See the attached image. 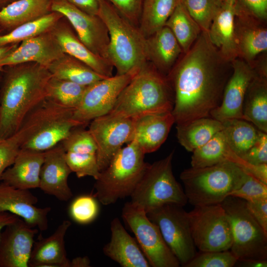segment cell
<instances>
[{"label":"cell","mask_w":267,"mask_h":267,"mask_svg":"<svg viewBox=\"0 0 267 267\" xmlns=\"http://www.w3.org/2000/svg\"><path fill=\"white\" fill-rule=\"evenodd\" d=\"M80 10L91 15H97L99 0H66Z\"/></svg>","instance_id":"cell-50"},{"label":"cell","mask_w":267,"mask_h":267,"mask_svg":"<svg viewBox=\"0 0 267 267\" xmlns=\"http://www.w3.org/2000/svg\"><path fill=\"white\" fill-rule=\"evenodd\" d=\"M266 22L235 11L234 36L238 58L251 65L267 50Z\"/></svg>","instance_id":"cell-21"},{"label":"cell","mask_w":267,"mask_h":267,"mask_svg":"<svg viewBox=\"0 0 267 267\" xmlns=\"http://www.w3.org/2000/svg\"><path fill=\"white\" fill-rule=\"evenodd\" d=\"M51 10L63 15L89 49L109 61L108 32L104 23L97 15L86 13L66 0H51Z\"/></svg>","instance_id":"cell-15"},{"label":"cell","mask_w":267,"mask_h":267,"mask_svg":"<svg viewBox=\"0 0 267 267\" xmlns=\"http://www.w3.org/2000/svg\"><path fill=\"white\" fill-rule=\"evenodd\" d=\"M19 217L7 212L0 211V238L3 228L14 222Z\"/></svg>","instance_id":"cell-51"},{"label":"cell","mask_w":267,"mask_h":267,"mask_svg":"<svg viewBox=\"0 0 267 267\" xmlns=\"http://www.w3.org/2000/svg\"><path fill=\"white\" fill-rule=\"evenodd\" d=\"M74 110L46 98L26 117L20 129L24 136L21 149L43 152L60 143L75 127Z\"/></svg>","instance_id":"cell-6"},{"label":"cell","mask_w":267,"mask_h":267,"mask_svg":"<svg viewBox=\"0 0 267 267\" xmlns=\"http://www.w3.org/2000/svg\"><path fill=\"white\" fill-rule=\"evenodd\" d=\"M237 260L230 250L200 251L185 267H232L235 265Z\"/></svg>","instance_id":"cell-43"},{"label":"cell","mask_w":267,"mask_h":267,"mask_svg":"<svg viewBox=\"0 0 267 267\" xmlns=\"http://www.w3.org/2000/svg\"><path fill=\"white\" fill-rule=\"evenodd\" d=\"M133 119L134 128L132 141H134L145 154L160 148L175 123L172 112L148 114Z\"/></svg>","instance_id":"cell-25"},{"label":"cell","mask_w":267,"mask_h":267,"mask_svg":"<svg viewBox=\"0 0 267 267\" xmlns=\"http://www.w3.org/2000/svg\"><path fill=\"white\" fill-rule=\"evenodd\" d=\"M4 32V31L0 27V34H2V33Z\"/></svg>","instance_id":"cell-57"},{"label":"cell","mask_w":267,"mask_h":267,"mask_svg":"<svg viewBox=\"0 0 267 267\" xmlns=\"http://www.w3.org/2000/svg\"><path fill=\"white\" fill-rule=\"evenodd\" d=\"M222 0H180V2L201 28L208 32Z\"/></svg>","instance_id":"cell-39"},{"label":"cell","mask_w":267,"mask_h":267,"mask_svg":"<svg viewBox=\"0 0 267 267\" xmlns=\"http://www.w3.org/2000/svg\"><path fill=\"white\" fill-rule=\"evenodd\" d=\"M188 213L192 239L200 251L230 250L232 243L230 225L221 204L194 206Z\"/></svg>","instance_id":"cell-10"},{"label":"cell","mask_w":267,"mask_h":267,"mask_svg":"<svg viewBox=\"0 0 267 267\" xmlns=\"http://www.w3.org/2000/svg\"><path fill=\"white\" fill-rule=\"evenodd\" d=\"M87 86L52 77L47 86L46 98L63 107L75 110Z\"/></svg>","instance_id":"cell-38"},{"label":"cell","mask_w":267,"mask_h":267,"mask_svg":"<svg viewBox=\"0 0 267 267\" xmlns=\"http://www.w3.org/2000/svg\"><path fill=\"white\" fill-rule=\"evenodd\" d=\"M221 204L230 225V250L237 260H267V233L250 213L246 201L229 196Z\"/></svg>","instance_id":"cell-9"},{"label":"cell","mask_w":267,"mask_h":267,"mask_svg":"<svg viewBox=\"0 0 267 267\" xmlns=\"http://www.w3.org/2000/svg\"><path fill=\"white\" fill-rule=\"evenodd\" d=\"M165 26L174 34L183 53L190 49L202 32L180 1L167 21Z\"/></svg>","instance_id":"cell-35"},{"label":"cell","mask_w":267,"mask_h":267,"mask_svg":"<svg viewBox=\"0 0 267 267\" xmlns=\"http://www.w3.org/2000/svg\"><path fill=\"white\" fill-rule=\"evenodd\" d=\"M110 241L103 248L104 254L122 267H150L135 238L126 230L120 220L110 223Z\"/></svg>","instance_id":"cell-24"},{"label":"cell","mask_w":267,"mask_h":267,"mask_svg":"<svg viewBox=\"0 0 267 267\" xmlns=\"http://www.w3.org/2000/svg\"><path fill=\"white\" fill-rule=\"evenodd\" d=\"M79 126L73 128L60 142L65 152L96 154L97 147L89 130Z\"/></svg>","instance_id":"cell-40"},{"label":"cell","mask_w":267,"mask_h":267,"mask_svg":"<svg viewBox=\"0 0 267 267\" xmlns=\"http://www.w3.org/2000/svg\"><path fill=\"white\" fill-rule=\"evenodd\" d=\"M176 129L179 143L188 151L193 152L222 131L223 126L221 121L207 117L177 124Z\"/></svg>","instance_id":"cell-31"},{"label":"cell","mask_w":267,"mask_h":267,"mask_svg":"<svg viewBox=\"0 0 267 267\" xmlns=\"http://www.w3.org/2000/svg\"><path fill=\"white\" fill-rule=\"evenodd\" d=\"M71 225L69 221L64 220L51 235L44 237L40 234L34 241L29 267H70L64 238Z\"/></svg>","instance_id":"cell-22"},{"label":"cell","mask_w":267,"mask_h":267,"mask_svg":"<svg viewBox=\"0 0 267 267\" xmlns=\"http://www.w3.org/2000/svg\"><path fill=\"white\" fill-rule=\"evenodd\" d=\"M19 44H15L0 47V61L13 51ZM2 69L3 68H0V72L2 71Z\"/></svg>","instance_id":"cell-54"},{"label":"cell","mask_w":267,"mask_h":267,"mask_svg":"<svg viewBox=\"0 0 267 267\" xmlns=\"http://www.w3.org/2000/svg\"><path fill=\"white\" fill-rule=\"evenodd\" d=\"M69 214L75 222L88 224L97 217L99 207L94 196L83 195L75 198L70 205Z\"/></svg>","instance_id":"cell-42"},{"label":"cell","mask_w":267,"mask_h":267,"mask_svg":"<svg viewBox=\"0 0 267 267\" xmlns=\"http://www.w3.org/2000/svg\"><path fill=\"white\" fill-rule=\"evenodd\" d=\"M236 264L240 267H267V260H237ZM235 264V265H236Z\"/></svg>","instance_id":"cell-52"},{"label":"cell","mask_w":267,"mask_h":267,"mask_svg":"<svg viewBox=\"0 0 267 267\" xmlns=\"http://www.w3.org/2000/svg\"><path fill=\"white\" fill-rule=\"evenodd\" d=\"M145 154L134 141L122 147L95 179L94 196L104 205L130 196L148 163Z\"/></svg>","instance_id":"cell-7"},{"label":"cell","mask_w":267,"mask_h":267,"mask_svg":"<svg viewBox=\"0 0 267 267\" xmlns=\"http://www.w3.org/2000/svg\"><path fill=\"white\" fill-rule=\"evenodd\" d=\"M246 202L251 215L267 233V199Z\"/></svg>","instance_id":"cell-49"},{"label":"cell","mask_w":267,"mask_h":267,"mask_svg":"<svg viewBox=\"0 0 267 267\" xmlns=\"http://www.w3.org/2000/svg\"><path fill=\"white\" fill-rule=\"evenodd\" d=\"M232 71L224 87L220 105L210 117L221 122L231 119H244L243 105L248 86L255 75L252 67L237 58L231 62Z\"/></svg>","instance_id":"cell-16"},{"label":"cell","mask_w":267,"mask_h":267,"mask_svg":"<svg viewBox=\"0 0 267 267\" xmlns=\"http://www.w3.org/2000/svg\"><path fill=\"white\" fill-rule=\"evenodd\" d=\"M174 105V93L167 77L147 62L123 89L108 114L135 119L172 112Z\"/></svg>","instance_id":"cell-3"},{"label":"cell","mask_w":267,"mask_h":267,"mask_svg":"<svg viewBox=\"0 0 267 267\" xmlns=\"http://www.w3.org/2000/svg\"><path fill=\"white\" fill-rule=\"evenodd\" d=\"M229 196L246 202L267 199V184L246 172L241 185L232 191Z\"/></svg>","instance_id":"cell-44"},{"label":"cell","mask_w":267,"mask_h":267,"mask_svg":"<svg viewBox=\"0 0 267 267\" xmlns=\"http://www.w3.org/2000/svg\"><path fill=\"white\" fill-rule=\"evenodd\" d=\"M224 2L235 6L236 0H222Z\"/></svg>","instance_id":"cell-56"},{"label":"cell","mask_w":267,"mask_h":267,"mask_svg":"<svg viewBox=\"0 0 267 267\" xmlns=\"http://www.w3.org/2000/svg\"><path fill=\"white\" fill-rule=\"evenodd\" d=\"M167 76L174 93L172 114L179 124L210 117L222 101L232 73L231 62L224 60L202 31L190 49Z\"/></svg>","instance_id":"cell-1"},{"label":"cell","mask_w":267,"mask_h":267,"mask_svg":"<svg viewBox=\"0 0 267 267\" xmlns=\"http://www.w3.org/2000/svg\"><path fill=\"white\" fill-rule=\"evenodd\" d=\"M90 263L88 257H78L70 261V267H89Z\"/></svg>","instance_id":"cell-53"},{"label":"cell","mask_w":267,"mask_h":267,"mask_svg":"<svg viewBox=\"0 0 267 267\" xmlns=\"http://www.w3.org/2000/svg\"><path fill=\"white\" fill-rule=\"evenodd\" d=\"M241 158L252 164H267V133L260 131L255 142Z\"/></svg>","instance_id":"cell-47"},{"label":"cell","mask_w":267,"mask_h":267,"mask_svg":"<svg viewBox=\"0 0 267 267\" xmlns=\"http://www.w3.org/2000/svg\"><path fill=\"white\" fill-rule=\"evenodd\" d=\"M16 0H0V8L6 6Z\"/></svg>","instance_id":"cell-55"},{"label":"cell","mask_w":267,"mask_h":267,"mask_svg":"<svg viewBox=\"0 0 267 267\" xmlns=\"http://www.w3.org/2000/svg\"><path fill=\"white\" fill-rule=\"evenodd\" d=\"M63 19L51 29L63 51L83 62L99 74L105 77H112L114 67L112 63L89 49Z\"/></svg>","instance_id":"cell-23"},{"label":"cell","mask_w":267,"mask_h":267,"mask_svg":"<svg viewBox=\"0 0 267 267\" xmlns=\"http://www.w3.org/2000/svg\"><path fill=\"white\" fill-rule=\"evenodd\" d=\"M44 158V152L20 149L12 165L3 173L0 181L22 190L39 188Z\"/></svg>","instance_id":"cell-26"},{"label":"cell","mask_w":267,"mask_h":267,"mask_svg":"<svg viewBox=\"0 0 267 267\" xmlns=\"http://www.w3.org/2000/svg\"><path fill=\"white\" fill-rule=\"evenodd\" d=\"M179 264L185 267L197 254L191 235L188 213L180 206L166 204L146 213Z\"/></svg>","instance_id":"cell-11"},{"label":"cell","mask_w":267,"mask_h":267,"mask_svg":"<svg viewBox=\"0 0 267 267\" xmlns=\"http://www.w3.org/2000/svg\"><path fill=\"white\" fill-rule=\"evenodd\" d=\"M38 229L22 219L6 225L0 238V267H29V263Z\"/></svg>","instance_id":"cell-17"},{"label":"cell","mask_w":267,"mask_h":267,"mask_svg":"<svg viewBox=\"0 0 267 267\" xmlns=\"http://www.w3.org/2000/svg\"><path fill=\"white\" fill-rule=\"evenodd\" d=\"M64 17L59 12L51 11L31 22L20 25L5 34L0 35V47L19 44L44 32L50 30Z\"/></svg>","instance_id":"cell-37"},{"label":"cell","mask_w":267,"mask_h":267,"mask_svg":"<svg viewBox=\"0 0 267 267\" xmlns=\"http://www.w3.org/2000/svg\"><path fill=\"white\" fill-rule=\"evenodd\" d=\"M192 152L191 167L203 168L229 161L233 151L228 145L222 130Z\"/></svg>","instance_id":"cell-36"},{"label":"cell","mask_w":267,"mask_h":267,"mask_svg":"<svg viewBox=\"0 0 267 267\" xmlns=\"http://www.w3.org/2000/svg\"><path fill=\"white\" fill-rule=\"evenodd\" d=\"M65 159L78 178L90 176L95 180L99 176L96 154L65 152Z\"/></svg>","instance_id":"cell-41"},{"label":"cell","mask_w":267,"mask_h":267,"mask_svg":"<svg viewBox=\"0 0 267 267\" xmlns=\"http://www.w3.org/2000/svg\"><path fill=\"white\" fill-rule=\"evenodd\" d=\"M122 218L135 235L140 249L153 267H178L180 264L165 242L159 227L142 209L125 204Z\"/></svg>","instance_id":"cell-12"},{"label":"cell","mask_w":267,"mask_h":267,"mask_svg":"<svg viewBox=\"0 0 267 267\" xmlns=\"http://www.w3.org/2000/svg\"><path fill=\"white\" fill-rule=\"evenodd\" d=\"M71 173L65 159V151L59 143L44 152L39 188L59 201L67 202L73 196L68 183Z\"/></svg>","instance_id":"cell-19"},{"label":"cell","mask_w":267,"mask_h":267,"mask_svg":"<svg viewBox=\"0 0 267 267\" xmlns=\"http://www.w3.org/2000/svg\"><path fill=\"white\" fill-rule=\"evenodd\" d=\"M235 10L266 22L267 0H236Z\"/></svg>","instance_id":"cell-48"},{"label":"cell","mask_w":267,"mask_h":267,"mask_svg":"<svg viewBox=\"0 0 267 267\" xmlns=\"http://www.w3.org/2000/svg\"><path fill=\"white\" fill-rule=\"evenodd\" d=\"M134 119L107 114L89 123V130L96 145L100 172L109 165L116 153L132 141Z\"/></svg>","instance_id":"cell-14"},{"label":"cell","mask_w":267,"mask_h":267,"mask_svg":"<svg viewBox=\"0 0 267 267\" xmlns=\"http://www.w3.org/2000/svg\"><path fill=\"white\" fill-rule=\"evenodd\" d=\"M131 23L138 27L143 0H107Z\"/></svg>","instance_id":"cell-46"},{"label":"cell","mask_w":267,"mask_h":267,"mask_svg":"<svg viewBox=\"0 0 267 267\" xmlns=\"http://www.w3.org/2000/svg\"><path fill=\"white\" fill-rule=\"evenodd\" d=\"M137 72L116 74L87 86L79 105L74 110L73 119L85 126L108 114L122 91Z\"/></svg>","instance_id":"cell-13"},{"label":"cell","mask_w":267,"mask_h":267,"mask_svg":"<svg viewBox=\"0 0 267 267\" xmlns=\"http://www.w3.org/2000/svg\"><path fill=\"white\" fill-rule=\"evenodd\" d=\"M180 0H143L138 28L148 38L165 26Z\"/></svg>","instance_id":"cell-33"},{"label":"cell","mask_w":267,"mask_h":267,"mask_svg":"<svg viewBox=\"0 0 267 267\" xmlns=\"http://www.w3.org/2000/svg\"><path fill=\"white\" fill-rule=\"evenodd\" d=\"M64 53L50 30L22 42L0 61V68L25 62H35L47 67Z\"/></svg>","instance_id":"cell-20"},{"label":"cell","mask_w":267,"mask_h":267,"mask_svg":"<svg viewBox=\"0 0 267 267\" xmlns=\"http://www.w3.org/2000/svg\"><path fill=\"white\" fill-rule=\"evenodd\" d=\"M23 141L20 130L8 137L0 139V182L3 173L13 163Z\"/></svg>","instance_id":"cell-45"},{"label":"cell","mask_w":267,"mask_h":267,"mask_svg":"<svg viewBox=\"0 0 267 267\" xmlns=\"http://www.w3.org/2000/svg\"><path fill=\"white\" fill-rule=\"evenodd\" d=\"M246 172L235 163L224 161L183 171L180 178L187 201L194 206L221 204L242 183Z\"/></svg>","instance_id":"cell-5"},{"label":"cell","mask_w":267,"mask_h":267,"mask_svg":"<svg viewBox=\"0 0 267 267\" xmlns=\"http://www.w3.org/2000/svg\"><path fill=\"white\" fill-rule=\"evenodd\" d=\"M97 16L109 34V60L117 75L138 72L148 61L146 38L107 0H99Z\"/></svg>","instance_id":"cell-4"},{"label":"cell","mask_w":267,"mask_h":267,"mask_svg":"<svg viewBox=\"0 0 267 267\" xmlns=\"http://www.w3.org/2000/svg\"><path fill=\"white\" fill-rule=\"evenodd\" d=\"M51 0H16L0 8V27L10 31L51 12Z\"/></svg>","instance_id":"cell-29"},{"label":"cell","mask_w":267,"mask_h":267,"mask_svg":"<svg viewBox=\"0 0 267 267\" xmlns=\"http://www.w3.org/2000/svg\"><path fill=\"white\" fill-rule=\"evenodd\" d=\"M243 114L245 120L267 133V77L255 73L246 93Z\"/></svg>","instance_id":"cell-30"},{"label":"cell","mask_w":267,"mask_h":267,"mask_svg":"<svg viewBox=\"0 0 267 267\" xmlns=\"http://www.w3.org/2000/svg\"><path fill=\"white\" fill-rule=\"evenodd\" d=\"M235 14V6L223 2L207 32L211 43L229 62L238 58L234 36Z\"/></svg>","instance_id":"cell-28"},{"label":"cell","mask_w":267,"mask_h":267,"mask_svg":"<svg viewBox=\"0 0 267 267\" xmlns=\"http://www.w3.org/2000/svg\"><path fill=\"white\" fill-rule=\"evenodd\" d=\"M47 68L52 77L85 86L107 78L99 74L83 62L66 53Z\"/></svg>","instance_id":"cell-32"},{"label":"cell","mask_w":267,"mask_h":267,"mask_svg":"<svg viewBox=\"0 0 267 267\" xmlns=\"http://www.w3.org/2000/svg\"><path fill=\"white\" fill-rule=\"evenodd\" d=\"M146 46L148 61L166 77L183 53L174 34L166 26L146 38Z\"/></svg>","instance_id":"cell-27"},{"label":"cell","mask_w":267,"mask_h":267,"mask_svg":"<svg viewBox=\"0 0 267 267\" xmlns=\"http://www.w3.org/2000/svg\"><path fill=\"white\" fill-rule=\"evenodd\" d=\"M174 151L152 164H148L130 196L133 205L146 213L166 204L183 207L187 203L184 189L172 171Z\"/></svg>","instance_id":"cell-8"},{"label":"cell","mask_w":267,"mask_h":267,"mask_svg":"<svg viewBox=\"0 0 267 267\" xmlns=\"http://www.w3.org/2000/svg\"><path fill=\"white\" fill-rule=\"evenodd\" d=\"M51 75L35 62L3 67L0 81V139L16 133L27 115L47 96Z\"/></svg>","instance_id":"cell-2"},{"label":"cell","mask_w":267,"mask_h":267,"mask_svg":"<svg viewBox=\"0 0 267 267\" xmlns=\"http://www.w3.org/2000/svg\"><path fill=\"white\" fill-rule=\"evenodd\" d=\"M1 71L0 72V81L1 79Z\"/></svg>","instance_id":"cell-58"},{"label":"cell","mask_w":267,"mask_h":267,"mask_svg":"<svg viewBox=\"0 0 267 267\" xmlns=\"http://www.w3.org/2000/svg\"><path fill=\"white\" fill-rule=\"evenodd\" d=\"M38 201L30 190L17 189L0 182V211L15 215L31 227L44 231L48 228L47 216L51 208H39L35 206Z\"/></svg>","instance_id":"cell-18"},{"label":"cell","mask_w":267,"mask_h":267,"mask_svg":"<svg viewBox=\"0 0 267 267\" xmlns=\"http://www.w3.org/2000/svg\"><path fill=\"white\" fill-rule=\"evenodd\" d=\"M222 130L231 149L243 156L256 141L259 130L251 123L240 119H231L221 122Z\"/></svg>","instance_id":"cell-34"}]
</instances>
